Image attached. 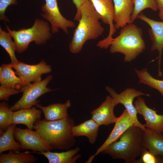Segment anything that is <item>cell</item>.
Here are the masks:
<instances>
[{
    "instance_id": "6da1fadb",
    "label": "cell",
    "mask_w": 163,
    "mask_h": 163,
    "mask_svg": "<svg viewBox=\"0 0 163 163\" xmlns=\"http://www.w3.org/2000/svg\"><path fill=\"white\" fill-rule=\"evenodd\" d=\"M74 121L69 116L53 121L37 120L33 129L53 149L68 150L75 140L72 132Z\"/></svg>"
},
{
    "instance_id": "7a4b0ae2",
    "label": "cell",
    "mask_w": 163,
    "mask_h": 163,
    "mask_svg": "<svg viewBox=\"0 0 163 163\" xmlns=\"http://www.w3.org/2000/svg\"><path fill=\"white\" fill-rule=\"evenodd\" d=\"M80 12L81 18L69 45V51L73 54L79 53L87 41L97 39L104 30L99 15L90 0L83 3Z\"/></svg>"
},
{
    "instance_id": "3957f363",
    "label": "cell",
    "mask_w": 163,
    "mask_h": 163,
    "mask_svg": "<svg viewBox=\"0 0 163 163\" xmlns=\"http://www.w3.org/2000/svg\"><path fill=\"white\" fill-rule=\"evenodd\" d=\"M144 129L134 125L127 129L117 141L102 152L113 159H122L127 163H137L145 148L142 143Z\"/></svg>"
},
{
    "instance_id": "277c9868",
    "label": "cell",
    "mask_w": 163,
    "mask_h": 163,
    "mask_svg": "<svg viewBox=\"0 0 163 163\" xmlns=\"http://www.w3.org/2000/svg\"><path fill=\"white\" fill-rule=\"evenodd\" d=\"M142 29L131 23L122 28L118 36L110 43L111 53H120L124 56V61L129 62L142 53L145 47Z\"/></svg>"
},
{
    "instance_id": "5b68a950",
    "label": "cell",
    "mask_w": 163,
    "mask_h": 163,
    "mask_svg": "<svg viewBox=\"0 0 163 163\" xmlns=\"http://www.w3.org/2000/svg\"><path fill=\"white\" fill-rule=\"evenodd\" d=\"M6 28L14 40L16 51L19 53L24 52L33 41L38 45H43L52 37L49 24L46 21L36 18L32 26L18 30H11L6 24Z\"/></svg>"
},
{
    "instance_id": "8992f818",
    "label": "cell",
    "mask_w": 163,
    "mask_h": 163,
    "mask_svg": "<svg viewBox=\"0 0 163 163\" xmlns=\"http://www.w3.org/2000/svg\"><path fill=\"white\" fill-rule=\"evenodd\" d=\"M51 75L41 81L33 82L23 86L20 90L23 93L21 97L14 105L10 107L13 111L22 109L29 108L36 106L40 102L37 99L42 95L56 89H52L47 87L52 80Z\"/></svg>"
},
{
    "instance_id": "52a82bcc",
    "label": "cell",
    "mask_w": 163,
    "mask_h": 163,
    "mask_svg": "<svg viewBox=\"0 0 163 163\" xmlns=\"http://www.w3.org/2000/svg\"><path fill=\"white\" fill-rule=\"evenodd\" d=\"M45 3L41 7L42 17L48 21L51 24V33H58L62 30L66 34L68 33L69 28L75 27V23L66 19L61 14L57 0H45Z\"/></svg>"
},
{
    "instance_id": "ba28073f",
    "label": "cell",
    "mask_w": 163,
    "mask_h": 163,
    "mask_svg": "<svg viewBox=\"0 0 163 163\" xmlns=\"http://www.w3.org/2000/svg\"><path fill=\"white\" fill-rule=\"evenodd\" d=\"M92 4L103 23L109 26L108 36L99 41L97 46L101 49H106L110 46L113 38V36L116 31L114 24V9L113 0H89Z\"/></svg>"
},
{
    "instance_id": "9c48e42d",
    "label": "cell",
    "mask_w": 163,
    "mask_h": 163,
    "mask_svg": "<svg viewBox=\"0 0 163 163\" xmlns=\"http://www.w3.org/2000/svg\"><path fill=\"white\" fill-rule=\"evenodd\" d=\"M11 65L24 86L41 81L43 74L49 73L52 71L51 66L43 59L36 64L29 65L19 61Z\"/></svg>"
},
{
    "instance_id": "30bf717a",
    "label": "cell",
    "mask_w": 163,
    "mask_h": 163,
    "mask_svg": "<svg viewBox=\"0 0 163 163\" xmlns=\"http://www.w3.org/2000/svg\"><path fill=\"white\" fill-rule=\"evenodd\" d=\"M14 136L20 143L21 150H30L33 152H42L52 150L43 139L32 129L15 127Z\"/></svg>"
},
{
    "instance_id": "8fae6325",
    "label": "cell",
    "mask_w": 163,
    "mask_h": 163,
    "mask_svg": "<svg viewBox=\"0 0 163 163\" xmlns=\"http://www.w3.org/2000/svg\"><path fill=\"white\" fill-rule=\"evenodd\" d=\"M105 89L118 104H120L124 106L129 114L134 120L135 125L143 129H145V127L144 125L141 124L138 119V113L133 102L134 99L136 97L142 95L149 96V94L133 88H126L119 94L116 93L113 88L108 86L105 87Z\"/></svg>"
},
{
    "instance_id": "7c38bea8",
    "label": "cell",
    "mask_w": 163,
    "mask_h": 163,
    "mask_svg": "<svg viewBox=\"0 0 163 163\" xmlns=\"http://www.w3.org/2000/svg\"><path fill=\"white\" fill-rule=\"evenodd\" d=\"M134 125H135L134 120L125 109L121 115L118 117L114 126L107 139L97 149L95 153L92 155L86 162H91L95 156L102 152L110 144L117 140L127 129Z\"/></svg>"
},
{
    "instance_id": "4fadbf2b",
    "label": "cell",
    "mask_w": 163,
    "mask_h": 163,
    "mask_svg": "<svg viewBox=\"0 0 163 163\" xmlns=\"http://www.w3.org/2000/svg\"><path fill=\"white\" fill-rule=\"evenodd\" d=\"M137 18L145 22L150 27L149 32L152 42L151 50L152 51L156 50L158 53V75L161 76L162 74L160 70V65L163 50V21L153 20L142 13L139 14Z\"/></svg>"
},
{
    "instance_id": "5bb4252c",
    "label": "cell",
    "mask_w": 163,
    "mask_h": 163,
    "mask_svg": "<svg viewBox=\"0 0 163 163\" xmlns=\"http://www.w3.org/2000/svg\"><path fill=\"white\" fill-rule=\"evenodd\" d=\"M134 106L138 113L142 116L145 121V128L161 133L163 130V115L158 114L156 111L149 107L144 99L139 96L136 101Z\"/></svg>"
},
{
    "instance_id": "9a60e30c",
    "label": "cell",
    "mask_w": 163,
    "mask_h": 163,
    "mask_svg": "<svg viewBox=\"0 0 163 163\" xmlns=\"http://www.w3.org/2000/svg\"><path fill=\"white\" fill-rule=\"evenodd\" d=\"M118 104L110 95L106 97L105 100L97 108L91 111V118L100 126H108L115 123L118 117L114 113V107Z\"/></svg>"
},
{
    "instance_id": "2e32d148",
    "label": "cell",
    "mask_w": 163,
    "mask_h": 163,
    "mask_svg": "<svg viewBox=\"0 0 163 163\" xmlns=\"http://www.w3.org/2000/svg\"><path fill=\"white\" fill-rule=\"evenodd\" d=\"M143 146L157 158L158 163L163 161V136L161 133L145 128L144 130Z\"/></svg>"
},
{
    "instance_id": "e0dca14e",
    "label": "cell",
    "mask_w": 163,
    "mask_h": 163,
    "mask_svg": "<svg viewBox=\"0 0 163 163\" xmlns=\"http://www.w3.org/2000/svg\"><path fill=\"white\" fill-rule=\"evenodd\" d=\"M114 9V27L116 30L132 23L131 17L134 4L132 0H113Z\"/></svg>"
},
{
    "instance_id": "ac0fdd59",
    "label": "cell",
    "mask_w": 163,
    "mask_h": 163,
    "mask_svg": "<svg viewBox=\"0 0 163 163\" xmlns=\"http://www.w3.org/2000/svg\"><path fill=\"white\" fill-rule=\"evenodd\" d=\"M42 112L34 106L14 111L12 123L15 125L24 124L27 128L32 129L35 122L40 119Z\"/></svg>"
},
{
    "instance_id": "d6986e66",
    "label": "cell",
    "mask_w": 163,
    "mask_h": 163,
    "mask_svg": "<svg viewBox=\"0 0 163 163\" xmlns=\"http://www.w3.org/2000/svg\"><path fill=\"white\" fill-rule=\"evenodd\" d=\"M71 105V101L67 100L64 103H56L43 106L40 104L36 106L43 113L46 120L53 121L63 119L68 117V109Z\"/></svg>"
},
{
    "instance_id": "ffe728a7",
    "label": "cell",
    "mask_w": 163,
    "mask_h": 163,
    "mask_svg": "<svg viewBox=\"0 0 163 163\" xmlns=\"http://www.w3.org/2000/svg\"><path fill=\"white\" fill-rule=\"evenodd\" d=\"M80 150L79 148L76 147L61 152H53L50 151L31 152L44 155L47 159L49 163H75L81 156V155L78 154Z\"/></svg>"
},
{
    "instance_id": "44dd1931",
    "label": "cell",
    "mask_w": 163,
    "mask_h": 163,
    "mask_svg": "<svg viewBox=\"0 0 163 163\" xmlns=\"http://www.w3.org/2000/svg\"><path fill=\"white\" fill-rule=\"evenodd\" d=\"M10 64H3L0 67V83L2 86L20 90L24 86Z\"/></svg>"
},
{
    "instance_id": "7402d4cb",
    "label": "cell",
    "mask_w": 163,
    "mask_h": 163,
    "mask_svg": "<svg viewBox=\"0 0 163 163\" xmlns=\"http://www.w3.org/2000/svg\"><path fill=\"white\" fill-rule=\"evenodd\" d=\"M99 125L92 118L85 121L72 128V132L75 137L84 136L88 139L89 142L94 144L95 142L99 131Z\"/></svg>"
},
{
    "instance_id": "603a6c76",
    "label": "cell",
    "mask_w": 163,
    "mask_h": 163,
    "mask_svg": "<svg viewBox=\"0 0 163 163\" xmlns=\"http://www.w3.org/2000/svg\"><path fill=\"white\" fill-rule=\"evenodd\" d=\"M15 125L11 124L5 131L0 129V154L8 150H11L15 152L21 150L20 143L15 140L14 136Z\"/></svg>"
},
{
    "instance_id": "cb8c5ba5",
    "label": "cell",
    "mask_w": 163,
    "mask_h": 163,
    "mask_svg": "<svg viewBox=\"0 0 163 163\" xmlns=\"http://www.w3.org/2000/svg\"><path fill=\"white\" fill-rule=\"evenodd\" d=\"M30 152H15L9 150L8 153H1L0 163H35L37 157Z\"/></svg>"
},
{
    "instance_id": "d4e9b609",
    "label": "cell",
    "mask_w": 163,
    "mask_h": 163,
    "mask_svg": "<svg viewBox=\"0 0 163 163\" xmlns=\"http://www.w3.org/2000/svg\"><path fill=\"white\" fill-rule=\"evenodd\" d=\"M135 70L139 78V82L156 89L163 97V80L156 79L148 72L147 68L141 70L136 69Z\"/></svg>"
},
{
    "instance_id": "484cf974",
    "label": "cell",
    "mask_w": 163,
    "mask_h": 163,
    "mask_svg": "<svg viewBox=\"0 0 163 163\" xmlns=\"http://www.w3.org/2000/svg\"><path fill=\"white\" fill-rule=\"evenodd\" d=\"M12 37L8 32L3 30L0 27V45L5 50L9 55L11 59V65L17 63L19 61L15 56V53L16 47L14 41L12 40Z\"/></svg>"
},
{
    "instance_id": "4316f807",
    "label": "cell",
    "mask_w": 163,
    "mask_h": 163,
    "mask_svg": "<svg viewBox=\"0 0 163 163\" xmlns=\"http://www.w3.org/2000/svg\"><path fill=\"white\" fill-rule=\"evenodd\" d=\"M134 4L133 12L131 17L133 23L138 16L144 9L150 8L155 11L158 10V6L155 0H132Z\"/></svg>"
},
{
    "instance_id": "83f0119b",
    "label": "cell",
    "mask_w": 163,
    "mask_h": 163,
    "mask_svg": "<svg viewBox=\"0 0 163 163\" xmlns=\"http://www.w3.org/2000/svg\"><path fill=\"white\" fill-rule=\"evenodd\" d=\"M14 111L4 101L0 103V129L5 131L12 124Z\"/></svg>"
},
{
    "instance_id": "f1b7e54d",
    "label": "cell",
    "mask_w": 163,
    "mask_h": 163,
    "mask_svg": "<svg viewBox=\"0 0 163 163\" xmlns=\"http://www.w3.org/2000/svg\"><path fill=\"white\" fill-rule=\"evenodd\" d=\"M17 3L16 0H0V19L1 20L9 22V19L5 15V11L9 5H15Z\"/></svg>"
},
{
    "instance_id": "f546056e",
    "label": "cell",
    "mask_w": 163,
    "mask_h": 163,
    "mask_svg": "<svg viewBox=\"0 0 163 163\" xmlns=\"http://www.w3.org/2000/svg\"><path fill=\"white\" fill-rule=\"evenodd\" d=\"M21 92L20 90L14 88L4 87L0 86V100L8 101L12 95L17 94Z\"/></svg>"
},
{
    "instance_id": "4dcf8cb0",
    "label": "cell",
    "mask_w": 163,
    "mask_h": 163,
    "mask_svg": "<svg viewBox=\"0 0 163 163\" xmlns=\"http://www.w3.org/2000/svg\"><path fill=\"white\" fill-rule=\"evenodd\" d=\"M138 162L144 163H158L157 157L147 149L145 148Z\"/></svg>"
},
{
    "instance_id": "1f68e13d",
    "label": "cell",
    "mask_w": 163,
    "mask_h": 163,
    "mask_svg": "<svg viewBox=\"0 0 163 163\" xmlns=\"http://www.w3.org/2000/svg\"><path fill=\"white\" fill-rule=\"evenodd\" d=\"M76 9V14L74 18L75 21H79L81 18V9L83 3L87 0H72Z\"/></svg>"
},
{
    "instance_id": "d6a6232c",
    "label": "cell",
    "mask_w": 163,
    "mask_h": 163,
    "mask_svg": "<svg viewBox=\"0 0 163 163\" xmlns=\"http://www.w3.org/2000/svg\"><path fill=\"white\" fill-rule=\"evenodd\" d=\"M155 1L158 6L159 10L163 8V0H155Z\"/></svg>"
},
{
    "instance_id": "836d02e7",
    "label": "cell",
    "mask_w": 163,
    "mask_h": 163,
    "mask_svg": "<svg viewBox=\"0 0 163 163\" xmlns=\"http://www.w3.org/2000/svg\"><path fill=\"white\" fill-rule=\"evenodd\" d=\"M159 16L160 18L163 21V8L159 10Z\"/></svg>"
},
{
    "instance_id": "e575fe53",
    "label": "cell",
    "mask_w": 163,
    "mask_h": 163,
    "mask_svg": "<svg viewBox=\"0 0 163 163\" xmlns=\"http://www.w3.org/2000/svg\"><path fill=\"white\" fill-rule=\"evenodd\" d=\"M162 133H163V130Z\"/></svg>"
}]
</instances>
